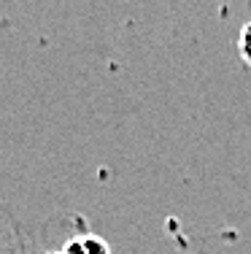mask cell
Masks as SVG:
<instances>
[{
	"mask_svg": "<svg viewBox=\"0 0 251 254\" xmlns=\"http://www.w3.org/2000/svg\"><path fill=\"white\" fill-rule=\"evenodd\" d=\"M62 254H111V246L100 235H79L62 246Z\"/></svg>",
	"mask_w": 251,
	"mask_h": 254,
	"instance_id": "1",
	"label": "cell"
},
{
	"mask_svg": "<svg viewBox=\"0 0 251 254\" xmlns=\"http://www.w3.org/2000/svg\"><path fill=\"white\" fill-rule=\"evenodd\" d=\"M238 54L246 65H251V22H246L241 35H238Z\"/></svg>",
	"mask_w": 251,
	"mask_h": 254,
	"instance_id": "2",
	"label": "cell"
},
{
	"mask_svg": "<svg viewBox=\"0 0 251 254\" xmlns=\"http://www.w3.org/2000/svg\"><path fill=\"white\" fill-rule=\"evenodd\" d=\"M54 254H62V252H54Z\"/></svg>",
	"mask_w": 251,
	"mask_h": 254,
	"instance_id": "3",
	"label": "cell"
}]
</instances>
